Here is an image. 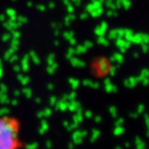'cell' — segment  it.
Returning a JSON list of instances; mask_svg holds the SVG:
<instances>
[{"mask_svg": "<svg viewBox=\"0 0 149 149\" xmlns=\"http://www.w3.org/2000/svg\"><path fill=\"white\" fill-rule=\"evenodd\" d=\"M20 122L13 117L0 116V149H20Z\"/></svg>", "mask_w": 149, "mask_h": 149, "instance_id": "cell-1", "label": "cell"}]
</instances>
